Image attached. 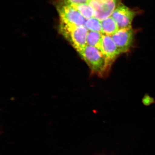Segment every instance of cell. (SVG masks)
Here are the masks:
<instances>
[{"mask_svg":"<svg viewBox=\"0 0 155 155\" xmlns=\"http://www.w3.org/2000/svg\"><path fill=\"white\" fill-rule=\"evenodd\" d=\"M78 53L93 72L102 75L109 69L105 59L97 48L87 45Z\"/></svg>","mask_w":155,"mask_h":155,"instance_id":"obj_1","label":"cell"},{"mask_svg":"<svg viewBox=\"0 0 155 155\" xmlns=\"http://www.w3.org/2000/svg\"><path fill=\"white\" fill-rule=\"evenodd\" d=\"M60 30L78 52L87 45L88 30L85 26H73L61 23Z\"/></svg>","mask_w":155,"mask_h":155,"instance_id":"obj_2","label":"cell"},{"mask_svg":"<svg viewBox=\"0 0 155 155\" xmlns=\"http://www.w3.org/2000/svg\"><path fill=\"white\" fill-rule=\"evenodd\" d=\"M57 8L61 23L73 26H85L86 19L72 6L60 4Z\"/></svg>","mask_w":155,"mask_h":155,"instance_id":"obj_3","label":"cell"},{"mask_svg":"<svg viewBox=\"0 0 155 155\" xmlns=\"http://www.w3.org/2000/svg\"><path fill=\"white\" fill-rule=\"evenodd\" d=\"M121 0H89L88 4L94 10V18L100 21L110 17Z\"/></svg>","mask_w":155,"mask_h":155,"instance_id":"obj_4","label":"cell"},{"mask_svg":"<svg viewBox=\"0 0 155 155\" xmlns=\"http://www.w3.org/2000/svg\"><path fill=\"white\" fill-rule=\"evenodd\" d=\"M137 13L129 8L122 3H120L112 13L111 17L118 25L119 29L131 28L134 18Z\"/></svg>","mask_w":155,"mask_h":155,"instance_id":"obj_5","label":"cell"},{"mask_svg":"<svg viewBox=\"0 0 155 155\" xmlns=\"http://www.w3.org/2000/svg\"><path fill=\"white\" fill-rule=\"evenodd\" d=\"M134 31L132 28L119 29L111 37L121 54L127 52L133 45Z\"/></svg>","mask_w":155,"mask_h":155,"instance_id":"obj_6","label":"cell"},{"mask_svg":"<svg viewBox=\"0 0 155 155\" xmlns=\"http://www.w3.org/2000/svg\"><path fill=\"white\" fill-rule=\"evenodd\" d=\"M98 49L101 52L109 67L121 54L110 35H103Z\"/></svg>","mask_w":155,"mask_h":155,"instance_id":"obj_7","label":"cell"},{"mask_svg":"<svg viewBox=\"0 0 155 155\" xmlns=\"http://www.w3.org/2000/svg\"><path fill=\"white\" fill-rule=\"evenodd\" d=\"M101 22V32L103 35L112 36L119 29L116 22L111 16Z\"/></svg>","mask_w":155,"mask_h":155,"instance_id":"obj_8","label":"cell"},{"mask_svg":"<svg viewBox=\"0 0 155 155\" xmlns=\"http://www.w3.org/2000/svg\"><path fill=\"white\" fill-rule=\"evenodd\" d=\"M71 6L77 10L86 19H90L94 17V10L88 4L71 5Z\"/></svg>","mask_w":155,"mask_h":155,"instance_id":"obj_9","label":"cell"},{"mask_svg":"<svg viewBox=\"0 0 155 155\" xmlns=\"http://www.w3.org/2000/svg\"><path fill=\"white\" fill-rule=\"evenodd\" d=\"M103 34L98 31L88 30L87 37V45L99 48Z\"/></svg>","mask_w":155,"mask_h":155,"instance_id":"obj_10","label":"cell"},{"mask_svg":"<svg viewBox=\"0 0 155 155\" xmlns=\"http://www.w3.org/2000/svg\"><path fill=\"white\" fill-rule=\"evenodd\" d=\"M85 26L88 30L98 31L100 32L101 31V22L94 17L86 19Z\"/></svg>","mask_w":155,"mask_h":155,"instance_id":"obj_11","label":"cell"},{"mask_svg":"<svg viewBox=\"0 0 155 155\" xmlns=\"http://www.w3.org/2000/svg\"><path fill=\"white\" fill-rule=\"evenodd\" d=\"M60 4L64 5H75L79 4H88L89 0H60Z\"/></svg>","mask_w":155,"mask_h":155,"instance_id":"obj_12","label":"cell"}]
</instances>
